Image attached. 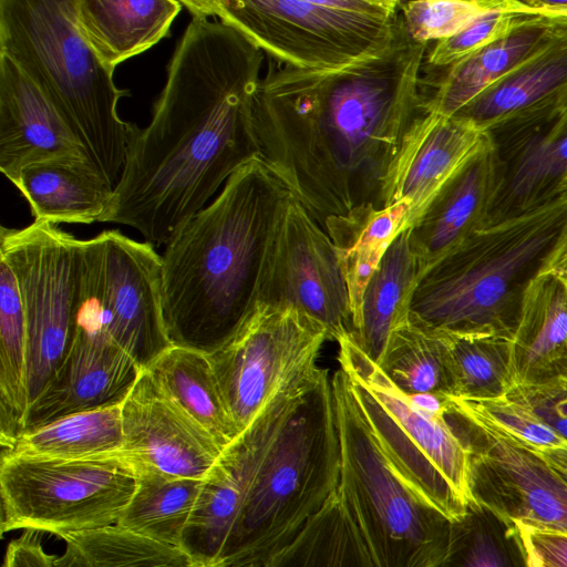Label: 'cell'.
<instances>
[{
	"instance_id": "obj_30",
	"label": "cell",
	"mask_w": 567,
	"mask_h": 567,
	"mask_svg": "<svg viewBox=\"0 0 567 567\" xmlns=\"http://www.w3.org/2000/svg\"><path fill=\"white\" fill-rule=\"evenodd\" d=\"M133 494L116 524L182 548L183 535L203 480L133 465Z\"/></svg>"
},
{
	"instance_id": "obj_33",
	"label": "cell",
	"mask_w": 567,
	"mask_h": 567,
	"mask_svg": "<svg viewBox=\"0 0 567 567\" xmlns=\"http://www.w3.org/2000/svg\"><path fill=\"white\" fill-rule=\"evenodd\" d=\"M379 365L405 393L456 394L446 337L410 320L391 331Z\"/></svg>"
},
{
	"instance_id": "obj_16",
	"label": "cell",
	"mask_w": 567,
	"mask_h": 567,
	"mask_svg": "<svg viewBox=\"0 0 567 567\" xmlns=\"http://www.w3.org/2000/svg\"><path fill=\"white\" fill-rule=\"evenodd\" d=\"M100 293L110 339L146 369L172 346L162 310L161 255L117 229L100 233Z\"/></svg>"
},
{
	"instance_id": "obj_35",
	"label": "cell",
	"mask_w": 567,
	"mask_h": 567,
	"mask_svg": "<svg viewBox=\"0 0 567 567\" xmlns=\"http://www.w3.org/2000/svg\"><path fill=\"white\" fill-rule=\"evenodd\" d=\"M455 381V396L485 400L513 385L511 340L486 333L445 334Z\"/></svg>"
},
{
	"instance_id": "obj_2",
	"label": "cell",
	"mask_w": 567,
	"mask_h": 567,
	"mask_svg": "<svg viewBox=\"0 0 567 567\" xmlns=\"http://www.w3.org/2000/svg\"><path fill=\"white\" fill-rule=\"evenodd\" d=\"M262 51L221 20L193 17L144 128L131 124L101 223L165 245L261 150L252 106Z\"/></svg>"
},
{
	"instance_id": "obj_40",
	"label": "cell",
	"mask_w": 567,
	"mask_h": 567,
	"mask_svg": "<svg viewBox=\"0 0 567 567\" xmlns=\"http://www.w3.org/2000/svg\"><path fill=\"white\" fill-rule=\"evenodd\" d=\"M505 395L527 408L545 424L567 437V375L515 383Z\"/></svg>"
},
{
	"instance_id": "obj_32",
	"label": "cell",
	"mask_w": 567,
	"mask_h": 567,
	"mask_svg": "<svg viewBox=\"0 0 567 567\" xmlns=\"http://www.w3.org/2000/svg\"><path fill=\"white\" fill-rule=\"evenodd\" d=\"M121 403L73 412L21 431L10 449L25 455L61 458L115 453L123 443Z\"/></svg>"
},
{
	"instance_id": "obj_24",
	"label": "cell",
	"mask_w": 567,
	"mask_h": 567,
	"mask_svg": "<svg viewBox=\"0 0 567 567\" xmlns=\"http://www.w3.org/2000/svg\"><path fill=\"white\" fill-rule=\"evenodd\" d=\"M422 264L412 251L409 228L385 250L371 275L349 333L354 343L380 364L393 329L409 321L410 302Z\"/></svg>"
},
{
	"instance_id": "obj_38",
	"label": "cell",
	"mask_w": 567,
	"mask_h": 567,
	"mask_svg": "<svg viewBox=\"0 0 567 567\" xmlns=\"http://www.w3.org/2000/svg\"><path fill=\"white\" fill-rule=\"evenodd\" d=\"M460 400L494 427L536 450L547 453L567 451V437L505 394L485 400Z\"/></svg>"
},
{
	"instance_id": "obj_3",
	"label": "cell",
	"mask_w": 567,
	"mask_h": 567,
	"mask_svg": "<svg viewBox=\"0 0 567 567\" xmlns=\"http://www.w3.org/2000/svg\"><path fill=\"white\" fill-rule=\"evenodd\" d=\"M326 369L277 391L203 478L182 548L193 567H268L337 486Z\"/></svg>"
},
{
	"instance_id": "obj_17",
	"label": "cell",
	"mask_w": 567,
	"mask_h": 567,
	"mask_svg": "<svg viewBox=\"0 0 567 567\" xmlns=\"http://www.w3.org/2000/svg\"><path fill=\"white\" fill-rule=\"evenodd\" d=\"M141 371L106 334L97 299L81 291L69 351L30 404L22 431L73 412L122 402Z\"/></svg>"
},
{
	"instance_id": "obj_25",
	"label": "cell",
	"mask_w": 567,
	"mask_h": 567,
	"mask_svg": "<svg viewBox=\"0 0 567 567\" xmlns=\"http://www.w3.org/2000/svg\"><path fill=\"white\" fill-rule=\"evenodd\" d=\"M34 220L51 224L100 221L113 185L92 162L47 161L25 166L16 185Z\"/></svg>"
},
{
	"instance_id": "obj_20",
	"label": "cell",
	"mask_w": 567,
	"mask_h": 567,
	"mask_svg": "<svg viewBox=\"0 0 567 567\" xmlns=\"http://www.w3.org/2000/svg\"><path fill=\"white\" fill-rule=\"evenodd\" d=\"M47 161L94 163L50 100L2 54L0 173L16 186L25 166Z\"/></svg>"
},
{
	"instance_id": "obj_23",
	"label": "cell",
	"mask_w": 567,
	"mask_h": 567,
	"mask_svg": "<svg viewBox=\"0 0 567 567\" xmlns=\"http://www.w3.org/2000/svg\"><path fill=\"white\" fill-rule=\"evenodd\" d=\"M513 384L567 375V264L527 286L511 339Z\"/></svg>"
},
{
	"instance_id": "obj_9",
	"label": "cell",
	"mask_w": 567,
	"mask_h": 567,
	"mask_svg": "<svg viewBox=\"0 0 567 567\" xmlns=\"http://www.w3.org/2000/svg\"><path fill=\"white\" fill-rule=\"evenodd\" d=\"M135 482L133 465L118 451L61 458L0 450V486L10 530L35 528L58 535L115 524Z\"/></svg>"
},
{
	"instance_id": "obj_5",
	"label": "cell",
	"mask_w": 567,
	"mask_h": 567,
	"mask_svg": "<svg viewBox=\"0 0 567 567\" xmlns=\"http://www.w3.org/2000/svg\"><path fill=\"white\" fill-rule=\"evenodd\" d=\"M330 382L339 478L292 538L290 556L302 567H443L451 520L394 468L346 372Z\"/></svg>"
},
{
	"instance_id": "obj_44",
	"label": "cell",
	"mask_w": 567,
	"mask_h": 567,
	"mask_svg": "<svg viewBox=\"0 0 567 567\" xmlns=\"http://www.w3.org/2000/svg\"><path fill=\"white\" fill-rule=\"evenodd\" d=\"M410 401L421 411L444 416L449 410L451 396L435 392L406 393Z\"/></svg>"
},
{
	"instance_id": "obj_28",
	"label": "cell",
	"mask_w": 567,
	"mask_h": 567,
	"mask_svg": "<svg viewBox=\"0 0 567 567\" xmlns=\"http://www.w3.org/2000/svg\"><path fill=\"white\" fill-rule=\"evenodd\" d=\"M146 370L221 449L238 434L206 353L172 344Z\"/></svg>"
},
{
	"instance_id": "obj_6",
	"label": "cell",
	"mask_w": 567,
	"mask_h": 567,
	"mask_svg": "<svg viewBox=\"0 0 567 567\" xmlns=\"http://www.w3.org/2000/svg\"><path fill=\"white\" fill-rule=\"evenodd\" d=\"M560 264H567V196L476 229L425 267L409 320L445 334L511 340L528 284Z\"/></svg>"
},
{
	"instance_id": "obj_13",
	"label": "cell",
	"mask_w": 567,
	"mask_h": 567,
	"mask_svg": "<svg viewBox=\"0 0 567 567\" xmlns=\"http://www.w3.org/2000/svg\"><path fill=\"white\" fill-rule=\"evenodd\" d=\"M398 14L381 19L307 0H218L217 10L262 52L300 69H336L382 49Z\"/></svg>"
},
{
	"instance_id": "obj_4",
	"label": "cell",
	"mask_w": 567,
	"mask_h": 567,
	"mask_svg": "<svg viewBox=\"0 0 567 567\" xmlns=\"http://www.w3.org/2000/svg\"><path fill=\"white\" fill-rule=\"evenodd\" d=\"M291 196L278 173L256 157L165 244L162 310L173 346L209 354L255 311Z\"/></svg>"
},
{
	"instance_id": "obj_45",
	"label": "cell",
	"mask_w": 567,
	"mask_h": 567,
	"mask_svg": "<svg viewBox=\"0 0 567 567\" xmlns=\"http://www.w3.org/2000/svg\"><path fill=\"white\" fill-rule=\"evenodd\" d=\"M18 434V423L0 399V447H13Z\"/></svg>"
},
{
	"instance_id": "obj_37",
	"label": "cell",
	"mask_w": 567,
	"mask_h": 567,
	"mask_svg": "<svg viewBox=\"0 0 567 567\" xmlns=\"http://www.w3.org/2000/svg\"><path fill=\"white\" fill-rule=\"evenodd\" d=\"M493 11L543 14L517 0H406L400 13L409 35L419 42L450 37Z\"/></svg>"
},
{
	"instance_id": "obj_43",
	"label": "cell",
	"mask_w": 567,
	"mask_h": 567,
	"mask_svg": "<svg viewBox=\"0 0 567 567\" xmlns=\"http://www.w3.org/2000/svg\"><path fill=\"white\" fill-rule=\"evenodd\" d=\"M318 6L381 19H392L403 0H307Z\"/></svg>"
},
{
	"instance_id": "obj_39",
	"label": "cell",
	"mask_w": 567,
	"mask_h": 567,
	"mask_svg": "<svg viewBox=\"0 0 567 567\" xmlns=\"http://www.w3.org/2000/svg\"><path fill=\"white\" fill-rule=\"evenodd\" d=\"M514 11H493L486 13L458 32L437 40L426 56L429 68L447 66L480 48L508 34L519 24L540 17Z\"/></svg>"
},
{
	"instance_id": "obj_29",
	"label": "cell",
	"mask_w": 567,
	"mask_h": 567,
	"mask_svg": "<svg viewBox=\"0 0 567 567\" xmlns=\"http://www.w3.org/2000/svg\"><path fill=\"white\" fill-rule=\"evenodd\" d=\"M567 87V34L496 80L454 114L481 128Z\"/></svg>"
},
{
	"instance_id": "obj_8",
	"label": "cell",
	"mask_w": 567,
	"mask_h": 567,
	"mask_svg": "<svg viewBox=\"0 0 567 567\" xmlns=\"http://www.w3.org/2000/svg\"><path fill=\"white\" fill-rule=\"evenodd\" d=\"M337 342L340 369L394 468L447 519L461 518L471 502L464 444L444 416L419 410L349 334Z\"/></svg>"
},
{
	"instance_id": "obj_27",
	"label": "cell",
	"mask_w": 567,
	"mask_h": 567,
	"mask_svg": "<svg viewBox=\"0 0 567 567\" xmlns=\"http://www.w3.org/2000/svg\"><path fill=\"white\" fill-rule=\"evenodd\" d=\"M410 203L388 206L371 203L354 207L344 215L324 219L328 234L347 285L352 319L355 317L364 288L394 238L408 228Z\"/></svg>"
},
{
	"instance_id": "obj_22",
	"label": "cell",
	"mask_w": 567,
	"mask_h": 567,
	"mask_svg": "<svg viewBox=\"0 0 567 567\" xmlns=\"http://www.w3.org/2000/svg\"><path fill=\"white\" fill-rule=\"evenodd\" d=\"M496 179L495 155L487 138L409 227L410 247L423 269L484 227Z\"/></svg>"
},
{
	"instance_id": "obj_46",
	"label": "cell",
	"mask_w": 567,
	"mask_h": 567,
	"mask_svg": "<svg viewBox=\"0 0 567 567\" xmlns=\"http://www.w3.org/2000/svg\"><path fill=\"white\" fill-rule=\"evenodd\" d=\"M546 16H567V0H517Z\"/></svg>"
},
{
	"instance_id": "obj_42",
	"label": "cell",
	"mask_w": 567,
	"mask_h": 567,
	"mask_svg": "<svg viewBox=\"0 0 567 567\" xmlns=\"http://www.w3.org/2000/svg\"><path fill=\"white\" fill-rule=\"evenodd\" d=\"M43 532L24 528L6 549L2 567H53L56 555L48 554L42 546Z\"/></svg>"
},
{
	"instance_id": "obj_26",
	"label": "cell",
	"mask_w": 567,
	"mask_h": 567,
	"mask_svg": "<svg viewBox=\"0 0 567 567\" xmlns=\"http://www.w3.org/2000/svg\"><path fill=\"white\" fill-rule=\"evenodd\" d=\"M181 8L175 0H76L83 34L114 69L165 38Z\"/></svg>"
},
{
	"instance_id": "obj_12",
	"label": "cell",
	"mask_w": 567,
	"mask_h": 567,
	"mask_svg": "<svg viewBox=\"0 0 567 567\" xmlns=\"http://www.w3.org/2000/svg\"><path fill=\"white\" fill-rule=\"evenodd\" d=\"M326 340L323 327L302 311L258 305L225 344L207 354L238 432L277 391L320 368Z\"/></svg>"
},
{
	"instance_id": "obj_48",
	"label": "cell",
	"mask_w": 567,
	"mask_h": 567,
	"mask_svg": "<svg viewBox=\"0 0 567 567\" xmlns=\"http://www.w3.org/2000/svg\"><path fill=\"white\" fill-rule=\"evenodd\" d=\"M10 530V515L7 506V502L0 486V539L3 535Z\"/></svg>"
},
{
	"instance_id": "obj_19",
	"label": "cell",
	"mask_w": 567,
	"mask_h": 567,
	"mask_svg": "<svg viewBox=\"0 0 567 567\" xmlns=\"http://www.w3.org/2000/svg\"><path fill=\"white\" fill-rule=\"evenodd\" d=\"M486 141L485 131L468 120L417 109L385 174L382 206L410 203L409 228Z\"/></svg>"
},
{
	"instance_id": "obj_7",
	"label": "cell",
	"mask_w": 567,
	"mask_h": 567,
	"mask_svg": "<svg viewBox=\"0 0 567 567\" xmlns=\"http://www.w3.org/2000/svg\"><path fill=\"white\" fill-rule=\"evenodd\" d=\"M0 52L50 100L114 186L132 124L117 104L130 92L83 34L76 0H0Z\"/></svg>"
},
{
	"instance_id": "obj_15",
	"label": "cell",
	"mask_w": 567,
	"mask_h": 567,
	"mask_svg": "<svg viewBox=\"0 0 567 567\" xmlns=\"http://www.w3.org/2000/svg\"><path fill=\"white\" fill-rule=\"evenodd\" d=\"M258 305L293 307L320 323L328 340L352 330L347 285L324 229L292 195L259 289Z\"/></svg>"
},
{
	"instance_id": "obj_49",
	"label": "cell",
	"mask_w": 567,
	"mask_h": 567,
	"mask_svg": "<svg viewBox=\"0 0 567 567\" xmlns=\"http://www.w3.org/2000/svg\"><path fill=\"white\" fill-rule=\"evenodd\" d=\"M10 231V229L3 227L1 224H0V247L6 238V236L8 235V233Z\"/></svg>"
},
{
	"instance_id": "obj_1",
	"label": "cell",
	"mask_w": 567,
	"mask_h": 567,
	"mask_svg": "<svg viewBox=\"0 0 567 567\" xmlns=\"http://www.w3.org/2000/svg\"><path fill=\"white\" fill-rule=\"evenodd\" d=\"M427 43L399 12L380 50L336 69L284 64L259 80L252 106L261 158L322 227L371 203L417 112Z\"/></svg>"
},
{
	"instance_id": "obj_47",
	"label": "cell",
	"mask_w": 567,
	"mask_h": 567,
	"mask_svg": "<svg viewBox=\"0 0 567 567\" xmlns=\"http://www.w3.org/2000/svg\"><path fill=\"white\" fill-rule=\"evenodd\" d=\"M188 9L193 17L208 18L217 16L218 0H175Z\"/></svg>"
},
{
	"instance_id": "obj_41",
	"label": "cell",
	"mask_w": 567,
	"mask_h": 567,
	"mask_svg": "<svg viewBox=\"0 0 567 567\" xmlns=\"http://www.w3.org/2000/svg\"><path fill=\"white\" fill-rule=\"evenodd\" d=\"M526 567H567V532L517 523Z\"/></svg>"
},
{
	"instance_id": "obj_10",
	"label": "cell",
	"mask_w": 567,
	"mask_h": 567,
	"mask_svg": "<svg viewBox=\"0 0 567 567\" xmlns=\"http://www.w3.org/2000/svg\"><path fill=\"white\" fill-rule=\"evenodd\" d=\"M0 249L14 272L23 306L30 406L55 375L72 342L82 239L55 224L34 220L10 229Z\"/></svg>"
},
{
	"instance_id": "obj_14",
	"label": "cell",
	"mask_w": 567,
	"mask_h": 567,
	"mask_svg": "<svg viewBox=\"0 0 567 567\" xmlns=\"http://www.w3.org/2000/svg\"><path fill=\"white\" fill-rule=\"evenodd\" d=\"M483 130L497 177L484 227L567 196V87Z\"/></svg>"
},
{
	"instance_id": "obj_18",
	"label": "cell",
	"mask_w": 567,
	"mask_h": 567,
	"mask_svg": "<svg viewBox=\"0 0 567 567\" xmlns=\"http://www.w3.org/2000/svg\"><path fill=\"white\" fill-rule=\"evenodd\" d=\"M123 443L132 465L204 478L221 447L215 439L142 370L121 403Z\"/></svg>"
},
{
	"instance_id": "obj_21",
	"label": "cell",
	"mask_w": 567,
	"mask_h": 567,
	"mask_svg": "<svg viewBox=\"0 0 567 567\" xmlns=\"http://www.w3.org/2000/svg\"><path fill=\"white\" fill-rule=\"evenodd\" d=\"M567 34V16H540L419 81V109L452 115L486 86Z\"/></svg>"
},
{
	"instance_id": "obj_50",
	"label": "cell",
	"mask_w": 567,
	"mask_h": 567,
	"mask_svg": "<svg viewBox=\"0 0 567 567\" xmlns=\"http://www.w3.org/2000/svg\"><path fill=\"white\" fill-rule=\"evenodd\" d=\"M1 59H2V53L0 52V63H1Z\"/></svg>"
},
{
	"instance_id": "obj_34",
	"label": "cell",
	"mask_w": 567,
	"mask_h": 567,
	"mask_svg": "<svg viewBox=\"0 0 567 567\" xmlns=\"http://www.w3.org/2000/svg\"><path fill=\"white\" fill-rule=\"evenodd\" d=\"M526 567L517 524L471 501L465 514L451 522L449 555L443 567Z\"/></svg>"
},
{
	"instance_id": "obj_51",
	"label": "cell",
	"mask_w": 567,
	"mask_h": 567,
	"mask_svg": "<svg viewBox=\"0 0 567 567\" xmlns=\"http://www.w3.org/2000/svg\"><path fill=\"white\" fill-rule=\"evenodd\" d=\"M403 1H406V0H403Z\"/></svg>"
},
{
	"instance_id": "obj_11",
	"label": "cell",
	"mask_w": 567,
	"mask_h": 567,
	"mask_svg": "<svg viewBox=\"0 0 567 567\" xmlns=\"http://www.w3.org/2000/svg\"><path fill=\"white\" fill-rule=\"evenodd\" d=\"M444 419L467 450L471 501L517 523L567 532V451L536 450L454 396Z\"/></svg>"
},
{
	"instance_id": "obj_36",
	"label": "cell",
	"mask_w": 567,
	"mask_h": 567,
	"mask_svg": "<svg viewBox=\"0 0 567 567\" xmlns=\"http://www.w3.org/2000/svg\"><path fill=\"white\" fill-rule=\"evenodd\" d=\"M0 399L22 431L28 409L25 326L14 272L0 249Z\"/></svg>"
},
{
	"instance_id": "obj_31",
	"label": "cell",
	"mask_w": 567,
	"mask_h": 567,
	"mask_svg": "<svg viewBox=\"0 0 567 567\" xmlns=\"http://www.w3.org/2000/svg\"><path fill=\"white\" fill-rule=\"evenodd\" d=\"M56 536L65 542V551L56 557L55 567H193L183 548L116 523Z\"/></svg>"
}]
</instances>
